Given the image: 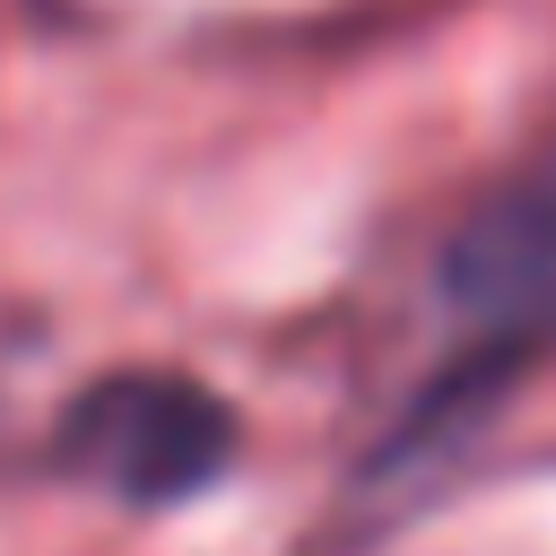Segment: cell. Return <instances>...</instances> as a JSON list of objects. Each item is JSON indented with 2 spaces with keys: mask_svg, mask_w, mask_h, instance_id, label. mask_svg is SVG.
<instances>
[{
  "mask_svg": "<svg viewBox=\"0 0 556 556\" xmlns=\"http://www.w3.org/2000/svg\"><path fill=\"white\" fill-rule=\"evenodd\" d=\"M443 304L478 348L556 339V148L504 174L443 243Z\"/></svg>",
  "mask_w": 556,
  "mask_h": 556,
  "instance_id": "2",
  "label": "cell"
},
{
  "mask_svg": "<svg viewBox=\"0 0 556 556\" xmlns=\"http://www.w3.org/2000/svg\"><path fill=\"white\" fill-rule=\"evenodd\" d=\"M61 452L122 504H182L235 460V417L182 374H104L70 400Z\"/></svg>",
  "mask_w": 556,
  "mask_h": 556,
  "instance_id": "1",
  "label": "cell"
}]
</instances>
